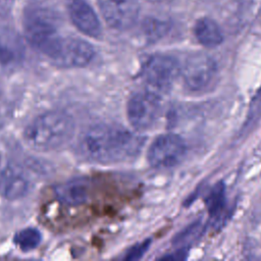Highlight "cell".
<instances>
[{"label": "cell", "instance_id": "obj_1", "mask_svg": "<svg viewBox=\"0 0 261 261\" xmlns=\"http://www.w3.org/2000/svg\"><path fill=\"white\" fill-rule=\"evenodd\" d=\"M143 139L115 124L99 123L84 134L82 153L98 163H118L135 158L143 147Z\"/></svg>", "mask_w": 261, "mask_h": 261}, {"label": "cell", "instance_id": "obj_2", "mask_svg": "<svg viewBox=\"0 0 261 261\" xmlns=\"http://www.w3.org/2000/svg\"><path fill=\"white\" fill-rule=\"evenodd\" d=\"M73 132L71 116L63 111L53 110L34 118L24 128L23 139L35 150L50 151L66 144Z\"/></svg>", "mask_w": 261, "mask_h": 261}, {"label": "cell", "instance_id": "obj_3", "mask_svg": "<svg viewBox=\"0 0 261 261\" xmlns=\"http://www.w3.org/2000/svg\"><path fill=\"white\" fill-rule=\"evenodd\" d=\"M28 42L52 62L58 55L65 37L60 35L56 17L43 8H33L23 19Z\"/></svg>", "mask_w": 261, "mask_h": 261}, {"label": "cell", "instance_id": "obj_4", "mask_svg": "<svg viewBox=\"0 0 261 261\" xmlns=\"http://www.w3.org/2000/svg\"><path fill=\"white\" fill-rule=\"evenodd\" d=\"M185 87L191 92H204L210 89L216 82L218 74L216 61L203 53L194 54L186 60L180 67Z\"/></svg>", "mask_w": 261, "mask_h": 261}, {"label": "cell", "instance_id": "obj_5", "mask_svg": "<svg viewBox=\"0 0 261 261\" xmlns=\"http://www.w3.org/2000/svg\"><path fill=\"white\" fill-rule=\"evenodd\" d=\"M161 113L159 97L148 91L134 94L126 105V116L130 125L137 130H146L152 127Z\"/></svg>", "mask_w": 261, "mask_h": 261}, {"label": "cell", "instance_id": "obj_6", "mask_svg": "<svg viewBox=\"0 0 261 261\" xmlns=\"http://www.w3.org/2000/svg\"><path fill=\"white\" fill-rule=\"evenodd\" d=\"M180 74L178 61L166 54H154L143 65V77L147 84L158 91H168Z\"/></svg>", "mask_w": 261, "mask_h": 261}, {"label": "cell", "instance_id": "obj_7", "mask_svg": "<svg viewBox=\"0 0 261 261\" xmlns=\"http://www.w3.org/2000/svg\"><path fill=\"white\" fill-rule=\"evenodd\" d=\"M185 141L175 134L158 136L150 145L147 159L151 166L159 169L170 168L178 164L186 155Z\"/></svg>", "mask_w": 261, "mask_h": 261}, {"label": "cell", "instance_id": "obj_8", "mask_svg": "<svg viewBox=\"0 0 261 261\" xmlns=\"http://www.w3.org/2000/svg\"><path fill=\"white\" fill-rule=\"evenodd\" d=\"M106 23L114 30H126L134 25L139 16L138 0H98Z\"/></svg>", "mask_w": 261, "mask_h": 261}, {"label": "cell", "instance_id": "obj_9", "mask_svg": "<svg viewBox=\"0 0 261 261\" xmlns=\"http://www.w3.org/2000/svg\"><path fill=\"white\" fill-rule=\"evenodd\" d=\"M30 190L25 172L14 162L0 156V195L7 200L22 198Z\"/></svg>", "mask_w": 261, "mask_h": 261}, {"label": "cell", "instance_id": "obj_10", "mask_svg": "<svg viewBox=\"0 0 261 261\" xmlns=\"http://www.w3.org/2000/svg\"><path fill=\"white\" fill-rule=\"evenodd\" d=\"M94 56L95 49L89 42L80 38L65 37L53 63L63 67H82L88 65Z\"/></svg>", "mask_w": 261, "mask_h": 261}, {"label": "cell", "instance_id": "obj_11", "mask_svg": "<svg viewBox=\"0 0 261 261\" xmlns=\"http://www.w3.org/2000/svg\"><path fill=\"white\" fill-rule=\"evenodd\" d=\"M70 20L74 27L84 35L91 38H98L102 28L99 17L92 6L85 0H72L68 6Z\"/></svg>", "mask_w": 261, "mask_h": 261}, {"label": "cell", "instance_id": "obj_12", "mask_svg": "<svg viewBox=\"0 0 261 261\" xmlns=\"http://www.w3.org/2000/svg\"><path fill=\"white\" fill-rule=\"evenodd\" d=\"M23 56V46L18 35L10 28H0V63L14 65Z\"/></svg>", "mask_w": 261, "mask_h": 261}, {"label": "cell", "instance_id": "obj_13", "mask_svg": "<svg viewBox=\"0 0 261 261\" xmlns=\"http://www.w3.org/2000/svg\"><path fill=\"white\" fill-rule=\"evenodd\" d=\"M197 41L207 48L219 46L223 41V35L216 21L209 17L199 18L193 28Z\"/></svg>", "mask_w": 261, "mask_h": 261}, {"label": "cell", "instance_id": "obj_14", "mask_svg": "<svg viewBox=\"0 0 261 261\" xmlns=\"http://www.w3.org/2000/svg\"><path fill=\"white\" fill-rule=\"evenodd\" d=\"M58 200L66 205L75 206L85 203L88 199V188L81 180H70L55 188Z\"/></svg>", "mask_w": 261, "mask_h": 261}, {"label": "cell", "instance_id": "obj_15", "mask_svg": "<svg viewBox=\"0 0 261 261\" xmlns=\"http://www.w3.org/2000/svg\"><path fill=\"white\" fill-rule=\"evenodd\" d=\"M225 203V187L222 182H218L211 189L206 199V206L210 215L214 218L218 217L223 212Z\"/></svg>", "mask_w": 261, "mask_h": 261}, {"label": "cell", "instance_id": "obj_16", "mask_svg": "<svg viewBox=\"0 0 261 261\" xmlns=\"http://www.w3.org/2000/svg\"><path fill=\"white\" fill-rule=\"evenodd\" d=\"M41 232L35 227H27L17 231L14 236V244L23 252L36 249L41 242Z\"/></svg>", "mask_w": 261, "mask_h": 261}, {"label": "cell", "instance_id": "obj_17", "mask_svg": "<svg viewBox=\"0 0 261 261\" xmlns=\"http://www.w3.org/2000/svg\"><path fill=\"white\" fill-rule=\"evenodd\" d=\"M169 28L168 21L154 17L146 18L142 24L144 35L151 41L159 40L164 37L169 31Z\"/></svg>", "mask_w": 261, "mask_h": 261}, {"label": "cell", "instance_id": "obj_18", "mask_svg": "<svg viewBox=\"0 0 261 261\" xmlns=\"http://www.w3.org/2000/svg\"><path fill=\"white\" fill-rule=\"evenodd\" d=\"M150 246V241L147 240L141 244H138L136 246H134L125 255L124 259L125 260H137V259H140L144 254L145 252H147L148 248Z\"/></svg>", "mask_w": 261, "mask_h": 261}, {"label": "cell", "instance_id": "obj_19", "mask_svg": "<svg viewBox=\"0 0 261 261\" xmlns=\"http://www.w3.org/2000/svg\"><path fill=\"white\" fill-rule=\"evenodd\" d=\"M201 226L199 224H193L191 227H188L187 229L182 230L178 236L175 238V243L176 244H184L185 242L193 241L196 236L199 233Z\"/></svg>", "mask_w": 261, "mask_h": 261}, {"label": "cell", "instance_id": "obj_20", "mask_svg": "<svg viewBox=\"0 0 261 261\" xmlns=\"http://www.w3.org/2000/svg\"><path fill=\"white\" fill-rule=\"evenodd\" d=\"M257 97L260 99L261 98V88L259 89V92H258V94H257Z\"/></svg>", "mask_w": 261, "mask_h": 261}]
</instances>
